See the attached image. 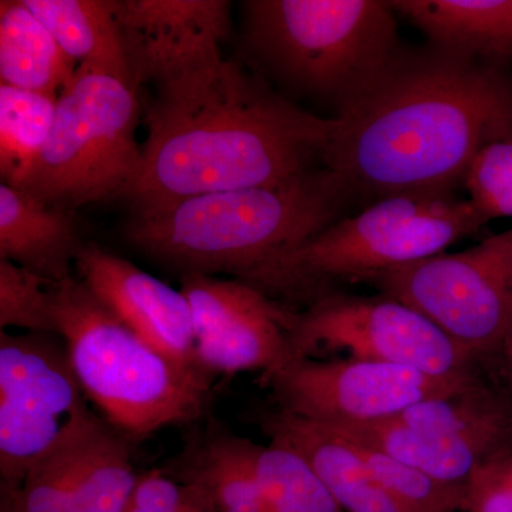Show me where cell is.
<instances>
[{
  "label": "cell",
  "instance_id": "31",
  "mask_svg": "<svg viewBox=\"0 0 512 512\" xmlns=\"http://www.w3.org/2000/svg\"><path fill=\"white\" fill-rule=\"evenodd\" d=\"M500 349H503L505 362H507L508 372H510L512 384V319L510 325H508L507 332H505L503 343H501Z\"/></svg>",
  "mask_w": 512,
  "mask_h": 512
},
{
  "label": "cell",
  "instance_id": "13",
  "mask_svg": "<svg viewBox=\"0 0 512 512\" xmlns=\"http://www.w3.org/2000/svg\"><path fill=\"white\" fill-rule=\"evenodd\" d=\"M134 86L173 83L221 62L227 0H114Z\"/></svg>",
  "mask_w": 512,
  "mask_h": 512
},
{
  "label": "cell",
  "instance_id": "11",
  "mask_svg": "<svg viewBox=\"0 0 512 512\" xmlns=\"http://www.w3.org/2000/svg\"><path fill=\"white\" fill-rule=\"evenodd\" d=\"M279 410L325 426H356L396 419L414 404L468 389L477 373L426 375L372 360L295 359L265 376Z\"/></svg>",
  "mask_w": 512,
  "mask_h": 512
},
{
  "label": "cell",
  "instance_id": "20",
  "mask_svg": "<svg viewBox=\"0 0 512 512\" xmlns=\"http://www.w3.org/2000/svg\"><path fill=\"white\" fill-rule=\"evenodd\" d=\"M76 70L23 0L0 2V84L59 96Z\"/></svg>",
  "mask_w": 512,
  "mask_h": 512
},
{
  "label": "cell",
  "instance_id": "5",
  "mask_svg": "<svg viewBox=\"0 0 512 512\" xmlns=\"http://www.w3.org/2000/svg\"><path fill=\"white\" fill-rule=\"evenodd\" d=\"M57 335L77 379L104 421L141 441L170 426L200 419L211 400L212 377L165 355L137 335L82 279L52 284Z\"/></svg>",
  "mask_w": 512,
  "mask_h": 512
},
{
  "label": "cell",
  "instance_id": "21",
  "mask_svg": "<svg viewBox=\"0 0 512 512\" xmlns=\"http://www.w3.org/2000/svg\"><path fill=\"white\" fill-rule=\"evenodd\" d=\"M74 63L89 64L123 77L130 70L114 0H23ZM134 86V84H133ZM136 87V86H134Z\"/></svg>",
  "mask_w": 512,
  "mask_h": 512
},
{
  "label": "cell",
  "instance_id": "4",
  "mask_svg": "<svg viewBox=\"0 0 512 512\" xmlns=\"http://www.w3.org/2000/svg\"><path fill=\"white\" fill-rule=\"evenodd\" d=\"M242 35L259 69L339 119L399 52L397 13L383 0H247Z\"/></svg>",
  "mask_w": 512,
  "mask_h": 512
},
{
  "label": "cell",
  "instance_id": "15",
  "mask_svg": "<svg viewBox=\"0 0 512 512\" xmlns=\"http://www.w3.org/2000/svg\"><path fill=\"white\" fill-rule=\"evenodd\" d=\"M262 430L305 457L343 511L406 512L377 483L360 448L329 427L278 410L264 416Z\"/></svg>",
  "mask_w": 512,
  "mask_h": 512
},
{
  "label": "cell",
  "instance_id": "2",
  "mask_svg": "<svg viewBox=\"0 0 512 512\" xmlns=\"http://www.w3.org/2000/svg\"><path fill=\"white\" fill-rule=\"evenodd\" d=\"M133 211L281 183L325 165L339 121L302 109L237 60L157 86Z\"/></svg>",
  "mask_w": 512,
  "mask_h": 512
},
{
  "label": "cell",
  "instance_id": "6",
  "mask_svg": "<svg viewBox=\"0 0 512 512\" xmlns=\"http://www.w3.org/2000/svg\"><path fill=\"white\" fill-rule=\"evenodd\" d=\"M484 225L458 192L393 195L333 222L244 282L274 299L311 295L315 301L326 286L367 284L384 272L443 254Z\"/></svg>",
  "mask_w": 512,
  "mask_h": 512
},
{
  "label": "cell",
  "instance_id": "26",
  "mask_svg": "<svg viewBox=\"0 0 512 512\" xmlns=\"http://www.w3.org/2000/svg\"><path fill=\"white\" fill-rule=\"evenodd\" d=\"M355 444L365 456L377 483L382 485L404 511H463L464 485L441 483L383 451Z\"/></svg>",
  "mask_w": 512,
  "mask_h": 512
},
{
  "label": "cell",
  "instance_id": "30",
  "mask_svg": "<svg viewBox=\"0 0 512 512\" xmlns=\"http://www.w3.org/2000/svg\"><path fill=\"white\" fill-rule=\"evenodd\" d=\"M463 512H512V451L483 464L464 484Z\"/></svg>",
  "mask_w": 512,
  "mask_h": 512
},
{
  "label": "cell",
  "instance_id": "28",
  "mask_svg": "<svg viewBox=\"0 0 512 512\" xmlns=\"http://www.w3.org/2000/svg\"><path fill=\"white\" fill-rule=\"evenodd\" d=\"M463 188L485 224L495 218H512V138L478 154Z\"/></svg>",
  "mask_w": 512,
  "mask_h": 512
},
{
  "label": "cell",
  "instance_id": "14",
  "mask_svg": "<svg viewBox=\"0 0 512 512\" xmlns=\"http://www.w3.org/2000/svg\"><path fill=\"white\" fill-rule=\"evenodd\" d=\"M74 266L90 291L128 328L177 362L198 366L190 303L180 289L92 242H84Z\"/></svg>",
  "mask_w": 512,
  "mask_h": 512
},
{
  "label": "cell",
  "instance_id": "19",
  "mask_svg": "<svg viewBox=\"0 0 512 512\" xmlns=\"http://www.w3.org/2000/svg\"><path fill=\"white\" fill-rule=\"evenodd\" d=\"M255 450L251 440L212 430L185 450L168 476L200 488L217 512H269L255 474Z\"/></svg>",
  "mask_w": 512,
  "mask_h": 512
},
{
  "label": "cell",
  "instance_id": "9",
  "mask_svg": "<svg viewBox=\"0 0 512 512\" xmlns=\"http://www.w3.org/2000/svg\"><path fill=\"white\" fill-rule=\"evenodd\" d=\"M335 352L437 377L471 375L480 360L423 313L383 293L328 292L296 312L289 360Z\"/></svg>",
  "mask_w": 512,
  "mask_h": 512
},
{
  "label": "cell",
  "instance_id": "3",
  "mask_svg": "<svg viewBox=\"0 0 512 512\" xmlns=\"http://www.w3.org/2000/svg\"><path fill=\"white\" fill-rule=\"evenodd\" d=\"M363 204L330 168L281 183L208 192L133 211L131 247L181 274H232L247 281Z\"/></svg>",
  "mask_w": 512,
  "mask_h": 512
},
{
  "label": "cell",
  "instance_id": "23",
  "mask_svg": "<svg viewBox=\"0 0 512 512\" xmlns=\"http://www.w3.org/2000/svg\"><path fill=\"white\" fill-rule=\"evenodd\" d=\"M55 94L0 84V175L20 188L42 154L56 116Z\"/></svg>",
  "mask_w": 512,
  "mask_h": 512
},
{
  "label": "cell",
  "instance_id": "29",
  "mask_svg": "<svg viewBox=\"0 0 512 512\" xmlns=\"http://www.w3.org/2000/svg\"><path fill=\"white\" fill-rule=\"evenodd\" d=\"M126 512H217L195 485L151 470L138 476Z\"/></svg>",
  "mask_w": 512,
  "mask_h": 512
},
{
  "label": "cell",
  "instance_id": "16",
  "mask_svg": "<svg viewBox=\"0 0 512 512\" xmlns=\"http://www.w3.org/2000/svg\"><path fill=\"white\" fill-rule=\"evenodd\" d=\"M83 244L73 212L22 188L0 185V259L57 284L72 276Z\"/></svg>",
  "mask_w": 512,
  "mask_h": 512
},
{
  "label": "cell",
  "instance_id": "8",
  "mask_svg": "<svg viewBox=\"0 0 512 512\" xmlns=\"http://www.w3.org/2000/svg\"><path fill=\"white\" fill-rule=\"evenodd\" d=\"M87 400L62 336L0 332V497L100 419Z\"/></svg>",
  "mask_w": 512,
  "mask_h": 512
},
{
  "label": "cell",
  "instance_id": "24",
  "mask_svg": "<svg viewBox=\"0 0 512 512\" xmlns=\"http://www.w3.org/2000/svg\"><path fill=\"white\" fill-rule=\"evenodd\" d=\"M255 474L269 512H345L306 458L284 443L256 444Z\"/></svg>",
  "mask_w": 512,
  "mask_h": 512
},
{
  "label": "cell",
  "instance_id": "17",
  "mask_svg": "<svg viewBox=\"0 0 512 512\" xmlns=\"http://www.w3.org/2000/svg\"><path fill=\"white\" fill-rule=\"evenodd\" d=\"M326 427L357 444L383 451L434 480L453 485L466 484L483 464L512 451V436L507 434L436 436L409 429L394 419Z\"/></svg>",
  "mask_w": 512,
  "mask_h": 512
},
{
  "label": "cell",
  "instance_id": "25",
  "mask_svg": "<svg viewBox=\"0 0 512 512\" xmlns=\"http://www.w3.org/2000/svg\"><path fill=\"white\" fill-rule=\"evenodd\" d=\"M137 478L130 441L110 427L63 512H126Z\"/></svg>",
  "mask_w": 512,
  "mask_h": 512
},
{
  "label": "cell",
  "instance_id": "27",
  "mask_svg": "<svg viewBox=\"0 0 512 512\" xmlns=\"http://www.w3.org/2000/svg\"><path fill=\"white\" fill-rule=\"evenodd\" d=\"M56 333L52 284L8 259H0V329Z\"/></svg>",
  "mask_w": 512,
  "mask_h": 512
},
{
  "label": "cell",
  "instance_id": "18",
  "mask_svg": "<svg viewBox=\"0 0 512 512\" xmlns=\"http://www.w3.org/2000/svg\"><path fill=\"white\" fill-rule=\"evenodd\" d=\"M392 8L430 43L500 64L512 60V0H396Z\"/></svg>",
  "mask_w": 512,
  "mask_h": 512
},
{
  "label": "cell",
  "instance_id": "22",
  "mask_svg": "<svg viewBox=\"0 0 512 512\" xmlns=\"http://www.w3.org/2000/svg\"><path fill=\"white\" fill-rule=\"evenodd\" d=\"M97 419L43 458L15 491L0 497V512H63L109 431Z\"/></svg>",
  "mask_w": 512,
  "mask_h": 512
},
{
  "label": "cell",
  "instance_id": "10",
  "mask_svg": "<svg viewBox=\"0 0 512 512\" xmlns=\"http://www.w3.org/2000/svg\"><path fill=\"white\" fill-rule=\"evenodd\" d=\"M367 284L423 313L483 359L501 348L512 319V228L466 251L384 272Z\"/></svg>",
  "mask_w": 512,
  "mask_h": 512
},
{
  "label": "cell",
  "instance_id": "7",
  "mask_svg": "<svg viewBox=\"0 0 512 512\" xmlns=\"http://www.w3.org/2000/svg\"><path fill=\"white\" fill-rule=\"evenodd\" d=\"M137 87L79 64L57 97L49 140L22 190L69 212L126 197L143 167Z\"/></svg>",
  "mask_w": 512,
  "mask_h": 512
},
{
  "label": "cell",
  "instance_id": "12",
  "mask_svg": "<svg viewBox=\"0 0 512 512\" xmlns=\"http://www.w3.org/2000/svg\"><path fill=\"white\" fill-rule=\"evenodd\" d=\"M195 332V360L205 372L271 375L288 362L296 312L239 279L181 276Z\"/></svg>",
  "mask_w": 512,
  "mask_h": 512
},
{
  "label": "cell",
  "instance_id": "1",
  "mask_svg": "<svg viewBox=\"0 0 512 512\" xmlns=\"http://www.w3.org/2000/svg\"><path fill=\"white\" fill-rule=\"evenodd\" d=\"M336 120L325 167L352 185L363 207L393 195L451 194L481 151L512 138V76L430 42L402 46Z\"/></svg>",
  "mask_w": 512,
  "mask_h": 512
}]
</instances>
